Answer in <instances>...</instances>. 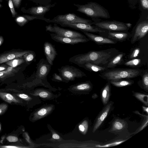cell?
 <instances>
[{"mask_svg":"<svg viewBox=\"0 0 148 148\" xmlns=\"http://www.w3.org/2000/svg\"><path fill=\"white\" fill-rule=\"evenodd\" d=\"M119 53V50L115 48L99 51H91L86 53L73 56L69 58V61L79 66L88 62L97 65H103L106 64Z\"/></svg>","mask_w":148,"mask_h":148,"instance_id":"cell-1","label":"cell"},{"mask_svg":"<svg viewBox=\"0 0 148 148\" xmlns=\"http://www.w3.org/2000/svg\"><path fill=\"white\" fill-rule=\"evenodd\" d=\"M143 72L138 68L108 69L101 72L99 75L108 81L122 79H130L141 75Z\"/></svg>","mask_w":148,"mask_h":148,"instance_id":"cell-2","label":"cell"},{"mask_svg":"<svg viewBox=\"0 0 148 148\" xmlns=\"http://www.w3.org/2000/svg\"><path fill=\"white\" fill-rule=\"evenodd\" d=\"M77 8L76 10L92 18H110L108 10L98 3L91 2L85 4L74 3Z\"/></svg>","mask_w":148,"mask_h":148,"instance_id":"cell-3","label":"cell"},{"mask_svg":"<svg viewBox=\"0 0 148 148\" xmlns=\"http://www.w3.org/2000/svg\"><path fill=\"white\" fill-rule=\"evenodd\" d=\"M45 21L48 23H83L91 25L92 23L90 20L84 18L74 13H69L60 14L54 17L51 19L47 18Z\"/></svg>","mask_w":148,"mask_h":148,"instance_id":"cell-4","label":"cell"},{"mask_svg":"<svg viewBox=\"0 0 148 148\" xmlns=\"http://www.w3.org/2000/svg\"><path fill=\"white\" fill-rule=\"evenodd\" d=\"M58 70L64 81H73L76 78L87 76L84 72L72 66H63L58 69Z\"/></svg>","mask_w":148,"mask_h":148,"instance_id":"cell-5","label":"cell"},{"mask_svg":"<svg viewBox=\"0 0 148 148\" xmlns=\"http://www.w3.org/2000/svg\"><path fill=\"white\" fill-rule=\"evenodd\" d=\"M46 31L63 37L72 38H85L86 37L80 33L75 31L64 29L58 26L56 23L53 25L49 24L45 27Z\"/></svg>","mask_w":148,"mask_h":148,"instance_id":"cell-6","label":"cell"},{"mask_svg":"<svg viewBox=\"0 0 148 148\" xmlns=\"http://www.w3.org/2000/svg\"><path fill=\"white\" fill-rule=\"evenodd\" d=\"M94 25L97 27L110 31L127 32L129 28L126 23L115 21H106L92 22Z\"/></svg>","mask_w":148,"mask_h":148,"instance_id":"cell-7","label":"cell"},{"mask_svg":"<svg viewBox=\"0 0 148 148\" xmlns=\"http://www.w3.org/2000/svg\"><path fill=\"white\" fill-rule=\"evenodd\" d=\"M148 31V21H145L139 23L131 34V42L132 44L144 37Z\"/></svg>","mask_w":148,"mask_h":148,"instance_id":"cell-8","label":"cell"},{"mask_svg":"<svg viewBox=\"0 0 148 148\" xmlns=\"http://www.w3.org/2000/svg\"><path fill=\"white\" fill-rule=\"evenodd\" d=\"M58 24H59L62 27H69L76 30H80L82 32L85 31L93 33H103L105 32L104 30L89 24L66 23H58Z\"/></svg>","mask_w":148,"mask_h":148,"instance_id":"cell-9","label":"cell"},{"mask_svg":"<svg viewBox=\"0 0 148 148\" xmlns=\"http://www.w3.org/2000/svg\"><path fill=\"white\" fill-rule=\"evenodd\" d=\"M56 3L50 4L46 5H40L33 6L26 9L22 7L21 11L23 13L29 14L32 15L44 16L45 14L50 10L51 8L56 5Z\"/></svg>","mask_w":148,"mask_h":148,"instance_id":"cell-10","label":"cell"},{"mask_svg":"<svg viewBox=\"0 0 148 148\" xmlns=\"http://www.w3.org/2000/svg\"><path fill=\"white\" fill-rule=\"evenodd\" d=\"M51 39L55 41L63 44L74 45L80 43H85L90 40L87 38H72L58 36L52 33L50 34Z\"/></svg>","mask_w":148,"mask_h":148,"instance_id":"cell-11","label":"cell"},{"mask_svg":"<svg viewBox=\"0 0 148 148\" xmlns=\"http://www.w3.org/2000/svg\"><path fill=\"white\" fill-rule=\"evenodd\" d=\"M30 50L11 51L0 54V64L14 58H21L26 53L32 52Z\"/></svg>","mask_w":148,"mask_h":148,"instance_id":"cell-12","label":"cell"},{"mask_svg":"<svg viewBox=\"0 0 148 148\" xmlns=\"http://www.w3.org/2000/svg\"><path fill=\"white\" fill-rule=\"evenodd\" d=\"M44 50L46 60L51 66L53 65V62L57 53L54 46L50 42H46L44 44Z\"/></svg>","mask_w":148,"mask_h":148,"instance_id":"cell-13","label":"cell"},{"mask_svg":"<svg viewBox=\"0 0 148 148\" xmlns=\"http://www.w3.org/2000/svg\"><path fill=\"white\" fill-rule=\"evenodd\" d=\"M90 40L98 45L115 44L117 41L113 40L102 36L94 34L89 32L82 31Z\"/></svg>","mask_w":148,"mask_h":148,"instance_id":"cell-14","label":"cell"},{"mask_svg":"<svg viewBox=\"0 0 148 148\" xmlns=\"http://www.w3.org/2000/svg\"><path fill=\"white\" fill-rule=\"evenodd\" d=\"M47 18L44 16L32 15H17L15 17V21L20 26H24L29 21L35 19H39L45 21Z\"/></svg>","mask_w":148,"mask_h":148,"instance_id":"cell-15","label":"cell"},{"mask_svg":"<svg viewBox=\"0 0 148 148\" xmlns=\"http://www.w3.org/2000/svg\"><path fill=\"white\" fill-rule=\"evenodd\" d=\"M111 105V103H110L101 112L98 117L94 126L93 130V132H95L98 128L106 117L110 109Z\"/></svg>","mask_w":148,"mask_h":148,"instance_id":"cell-16","label":"cell"},{"mask_svg":"<svg viewBox=\"0 0 148 148\" xmlns=\"http://www.w3.org/2000/svg\"><path fill=\"white\" fill-rule=\"evenodd\" d=\"M108 38L116 41L122 42L131 37V34L127 32H112L109 31Z\"/></svg>","mask_w":148,"mask_h":148,"instance_id":"cell-17","label":"cell"},{"mask_svg":"<svg viewBox=\"0 0 148 148\" xmlns=\"http://www.w3.org/2000/svg\"><path fill=\"white\" fill-rule=\"evenodd\" d=\"M125 55L124 53L120 52L115 56L106 64V67L108 69L114 68L117 65L123 64L124 56Z\"/></svg>","mask_w":148,"mask_h":148,"instance_id":"cell-18","label":"cell"},{"mask_svg":"<svg viewBox=\"0 0 148 148\" xmlns=\"http://www.w3.org/2000/svg\"><path fill=\"white\" fill-rule=\"evenodd\" d=\"M0 98L10 104H19L22 102V101L14 95L6 92L0 91Z\"/></svg>","mask_w":148,"mask_h":148,"instance_id":"cell-19","label":"cell"},{"mask_svg":"<svg viewBox=\"0 0 148 148\" xmlns=\"http://www.w3.org/2000/svg\"><path fill=\"white\" fill-rule=\"evenodd\" d=\"M79 67L83 68L88 71L95 72H102L108 69L106 67L96 65L90 62L84 63Z\"/></svg>","mask_w":148,"mask_h":148,"instance_id":"cell-20","label":"cell"},{"mask_svg":"<svg viewBox=\"0 0 148 148\" xmlns=\"http://www.w3.org/2000/svg\"><path fill=\"white\" fill-rule=\"evenodd\" d=\"M53 109L52 106L41 108L34 114L33 120H36L44 117L49 113Z\"/></svg>","mask_w":148,"mask_h":148,"instance_id":"cell-21","label":"cell"},{"mask_svg":"<svg viewBox=\"0 0 148 148\" xmlns=\"http://www.w3.org/2000/svg\"><path fill=\"white\" fill-rule=\"evenodd\" d=\"M92 88V85L90 82L87 81L81 83L72 87V90L78 91H87L90 90Z\"/></svg>","mask_w":148,"mask_h":148,"instance_id":"cell-22","label":"cell"},{"mask_svg":"<svg viewBox=\"0 0 148 148\" xmlns=\"http://www.w3.org/2000/svg\"><path fill=\"white\" fill-rule=\"evenodd\" d=\"M127 79H122L115 81H110L108 82L116 87H123L130 85L134 83L133 81Z\"/></svg>","mask_w":148,"mask_h":148,"instance_id":"cell-23","label":"cell"},{"mask_svg":"<svg viewBox=\"0 0 148 148\" xmlns=\"http://www.w3.org/2000/svg\"><path fill=\"white\" fill-rule=\"evenodd\" d=\"M110 83L108 82L103 89L101 92L102 101L104 105L106 104L109 99L110 95Z\"/></svg>","mask_w":148,"mask_h":148,"instance_id":"cell-24","label":"cell"},{"mask_svg":"<svg viewBox=\"0 0 148 148\" xmlns=\"http://www.w3.org/2000/svg\"><path fill=\"white\" fill-rule=\"evenodd\" d=\"M11 66L8 67L5 70L0 71V79H5L14 75L17 70Z\"/></svg>","mask_w":148,"mask_h":148,"instance_id":"cell-25","label":"cell"},{"mask_svg":"<svg viewBox=\"0 0 148 148\" xmlns=\"http://www.w3.org/2000/svg\"><path fill=\"white\" fill-rule=\"evenodd\" d=\"M125 125L126 124L124 121L117 119L113 122L112 130L114 131L120 130L125 127Z\"/></svg>","mask_w":148,"mask_h":148,"instance_id":"cell-26","label":"cell"},{"mask_svg":"<svg viewBox=\"0 0 148 148\" xmlns=\"http://www.w3.org/2000/svg\"><path fill=\"white\" fill-rule=\"evenodd\" d=\"M25 61L24 58H18L6 62V64L14 68L24 63Z\"/></svg>","mask_w":148,"mask_h":148,"instance_id":"cell-27","label":"cell"},{"mask_svg":"<svg viewBox=\"0 0 148 148\" xmlns=\"http://www.w3.org/2000/svg\"><path fill=\"white\" fill-rule=\"evenodd\" d=\"M134 95L138 99L147 106H148V96L147 95L138 92H135Z\"/></svg>","mask_w":148,"mask_h":148,"instance_id":"cell-28","label":"cell"},{"mask_svg":"<svg viewBox=\"0 0 148 148\" xmlns=\"http://www.w3.org/2000/svg\"><path fill=\"white\" fill-rule=\"evenodd\" d=\"M50 93L48 91L41 89H39L35 91L33 95H38L43 98H47L50 95Z\"/></svg>","mask_w":148,"mask_h":148,"instance_id":"cell-29","label":"cell"},{"mask_svg":"<svg viewBox=\"0 0 148 148\" xmlns=\"http://www.w3.org/2000/svg\"><path fill=\"white\" fill-rule=\"evenodd\" d=\"M141 62V60L140 59H133L127 61L122 64L127 66L130 67L136 66L139 65Z\"/></svg>","mask_w":148,"mask_h":148,"instance_id":"cell-30","label":"cell"},{"mask_svg":"<svg viewBox=\"0 0 148 148\" xmlns=\"http://www.w3.org/2000/svg\"><path fill=\"white\" fill-rule=\"evenodd\" d=\"M142 75V82L144 88L147 91L148 90V73L147 71H146Z\"/></svg>","mask_w":148,"mask_h":148,"instance_id":"cell-31","label":"cell"},{"mask_svg":"<svg viewBox=\"0 0 148 148\" xmlns=\"http://www.w3.org/2000/svg\"><path fill=\"white\" fill-rule=\"evenodd\" d=\"M88 128V123L86 120L84 121L79 126L80 131L83 134H85L87 132Z\"/></svg>","mask_w":148,"mask_h":148,"instance_id":"cell-32","label":"cell"},{"mask_svg":"<svg viewBox=\"0 0 148 148\" xmlns=\"http://www.w3.org/2000/svg\"><path fill=\"white\" fill-rule=\"evenodd\" d=\"M35 54L34 52H29L24 54L23 57L25 60L27 62H29L32 61L35 57Z\"/></svg>","mask_w":148,"mask_h":148,"instance_id":"cell-33","label":"cell"},{"mask_svg":"<svg viewBox=\"0 0 148 148\" xmlns=\"http://www.w3.org/2000/svg\"><path fill=\"white\" fill-rule=\"evenodd\" d=\"M125 140H122V141H116L115 142H113L111 143H109L108 144H107L104 145H96L95 146L97 147L98 148H103V147H112L113 146H115L116 145H119L123 142H124Z\"/></svg>","mask_w":148,"mask_h":148,"instance_id":"cell-34","label":"cell"},{"mask_svg":"<svg viewBox=\"0 0 148 148\" xmlns=\"http://www.w3.org/2000/svg\"><path fill=\"white\" fill-rule=\"evenodd\" d=\"M41 5H46L50 4L51 0H29Z\"/></svg>","mask_w":148,"mask_h":148,"instance_id":"cell-35","label":"cell"},{"mask_svg":"<svg viewBox=\"0 0 148 148\" xmlns=\"http://www.w3.org/2000/svg\"><path fill=\"white\" fill-rule=\"evenodd\" d=\"M140 49L139 48L135 49L130 54L129 56L130 58L133 59L137 57L140 52Z\"/></svg>","mask_w":148,"mask_h":148,"instance_id":"cell-36","label":"cell"},{"mask_svg":"<svg viewBox=\"0 0 148 148\" xmlns=\"http://www.w3.org/2000/svg\"><path fill=\"white\" fill-rule=\"evenodd\" d=\"M8 105L6 103H0V115L5 112L8 109Z\"/></svg>","mask_w":148,"mask_h":148,"instance_id":"cell-37","label":"cell"},{"mask_svg":"<svg viewBox=\"0 0 148 148\" xmlns=\"http://www.w3.org/2000/svg\"><path fill=\"white\" fill-rule=\"evenodd\" d=\"M52 79L53 80L58 82L64 81L63 78L59 74L56 73H54L53 74Z\"/></svg>","mask_w":148,"mask_h":148,"instance_id":"cell-38","label":"cell"},{"mask_svg":"<svg viewBox=\"0 0 148 148\" xmlns=\"http://www.w3.org/2000/svg\"><path fill=\"white\" fill-rule=\"evenodd\" d=\"M6 139L10 142H16L18 141V138L17 137L13 135L7 136Z\"/></svg>","mask_w":148,"mask_h":148,"instance_id":"cell-39","label":"cell"},{"mask_svg":"<svg viewBox=\"0 0 148 148\" xmlns=\"http://www.w3.org/2000/svg\"><path fill=\"white\" fill-rule=\"evenodd\" d=\"M15 95L19 98L25 100H30L31 99L30 97L24 94H16Z\"/></svg>","mask_w":148,"mask_h":148,"instance_id":"cell-40","label":"cell"},{"mask_svg":"<svg viewBox=\"0 0 148 148\" xmlns=\"http://www.w3.org/2000/svg\"><path fill=\"white\" fill-rule=\"evenodd\" d=\"M141 5L143 9L148 10V0H140Z\"/></svg>","mask_w":148,"mask_h":148,"instance_id":"cell-41","label":"cell"},{"mask_svg":"<svg viewBox=\"0 0 148 148\" xmlns=\"http://www.w3.org/2000/svg\"><path fill=\"white\" fill-rule=\"evenodd\" d=\"M27 147L20 146L17 145H3L0 146V148H27Z\"/></svg>","mask_w":148,"mask_h":148,"instance_id":"cell-42","label":"cell"},{"mask_svg":"<svg viewBox=\"0 0 148 148\" xmlns=\"http://www.w3.org/2000/svg\"><path fill=\"white\" fill-rule=\"evenodd\" d=\"M23 135L26 141L29 143H30V138L27 133L25 132L24 133Z\"/></svg>","mask_w":148,"mask_h":148,"instance_id":"cell-43","label":"cell"},{"mask_svg":"<svg viewBox=\"0 0 148 148\" xmlns=\"http://www.w3.org/2000/svg\"><path fill=\"white\" fill-rule=\"evenodd\" d=\"M52 138L55 139H58L60 138V136L56 134H53L52 135Z\"/></svg>","mask_w":148,"mask_h":148,"instance_id":"cell-44","label":"cell"},{"mask_svg":"<svg viewBox=\"0 0 148 148\" xmlns=\"http://www.w3.org/2000/svg\"><path fill=\"white\" fill-rule=\"evenodd\" d=\"M148 119H147L146 121L144 123L143 125L141 127L140 129V131L142 130L145 127H146V126L148 124Z\"/></svg>","mask_w":148,"mask_h":148,"instance_id":"cell-45","label":"cell"},{"mask_svg":"<svg viewBox=\"0 0 148 148\" xmlns=\"http://www.w3.org/2000/svg\"><path fill=\"white\" fill-rule=\"evenodd\" d=\"M143 108L144 111L146 112L147 114L148 113V107H145V106H143Z\"/></svg>","mask_w":148,"mask_h":148,"instance_id":"cell-46","label":"cell"},{"mask_svg":"<svg viewBox=\"0 0 148 148\" xmlns=\"http://www.w3.org/2000/svg\"><path fill=\"white\" fill-rule=\"evenodd\" d=\"M3 36H0V46L3 43Z\"/></svg>","mask_w":148,"mask_h":148,"instance_id":"cell-47","label":"cell"},{"mask_svg":"<svg viewBox=\"0 0 148 148\" xmlns=\"http://www.w3.org/2000/svg\"><path fill=\"white\" fill-rule=\"evenodd\" d=\"M7 68L4 66H0V71L6 70Z\"/></svg>","mask_w":148,"mask_h":148,"instance_id":"cell-48","label":"cell"},{"mask_svg":"<svg viewBox=\"0 0 148 148\" xmlns=\"http://www.w3.org/2000/svg\"><path fill=\"white\" fill-rule=\"evenodd\" d=\"M1 123L0 122V132L1 131Z\"/></svg>","mask_w":148,"mask_h":148,"instance_id":"cell-49","label":"cell"},{"mask_svg":"<svg viewBox=\"0 0 148 148\" xmlns=\"http://www.w3.org/2000/svg\"><path fill=\"white\" fill-rule=\"evenodd\" d=\"M3 1V0H0V2H1Z\"/></svg>","mask_w":148,"mask_h":148,"instance_id":"cell-50","label":"cell"},{"mask_svg":"<svg viewBox=\"0 0 148 148\" xmlns=\"http://www.w3.org/2000/svg\"><path fill=\"white\" fill-rule=\"evenodd\" d=\"M1 7V4H0V7Z\"/></svg>","mask_w":148,"mask_h":148,"instance_id":"cell-51","label":"cell"},{"mask_svg":"<svg viewBox=\"0 0 148 148\" xmlns=\"http://www.w3.org/2000/svg\"></svg>","mask_w":148,"mask_h":148,"instance_id":"cell-52","label":"cell"}]
</instances>
